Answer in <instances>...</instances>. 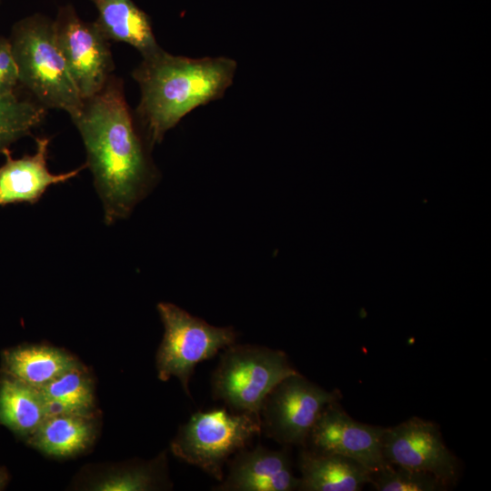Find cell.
<instances>
[{
  "mask_svg": "<svg viewBox=\"0 0 491 491\" xmlns=\"http://www.w3.org/2000/svg\"><path fill=\"white\" fill-rule=\"evenodd\" d=\"M70 117L86 151L85 165L103 204L105 223L115 224L130 215L154 176L122 81L111 75Z\"/></svg>",
  "mask_w": 491,
  "mask_h": 491,
  "instance_id": "cell-1",
  "label": "cell"
},
{
  "mask_svg": "<svg viewBox=\"0 0 491 491\" xmlns=\"http://www.w3.org/2000/svg\"><path fill=\"white\" fill-rule=\"evenodd\" d=\"M235 70L236 62L223 56L189 58L162 48L143 56L133 77L141 92L136 115L148 144H159L185 115L222 97Z\"/></svg>",
  "mask_w": 491,
  "mask_h": 491,
  "instance_id": "cell-2",
  "label": "cell"
},
{
  "mask_svg": "<svg viewBox=\"0 0 491 491\" xmlns=\"http://www.w3.org/2000/svg\"><path fill=\"white\" fill-rule=\"evenodd\" d=\"M19 84L46 108L77 114L83 98L58 46L54 21L35 14L14 25L9 38Z\"/></svg>",
  "mask_w": 491,
  "mask_h": 491,
  "instance_id": "cell-3",
  "label": "cell"
},
{
  "mask_svg": "<svg viewBox=\"0 0 491 491\" xmlns=\"http://www.w3.org/2000/svg\"><path fill=\"white\" fill-rule=\"evenodd\" d=\"M296 373L280 350L233 344L225 348L213 373V396L237 412L259 416L267 394L280 381Z\"/></svg>",
  "mask_w": 491,
  "mask_h": 491,
  "instance_id": "cell-4",
  "label": "cell"
},
{
  "mask_svg": "<svg viewBox=\"0 0 491 491\" xmlns=\"http://www.w3.org/2000/svg\"><path fill=\"white\" fill-rule=\"evenodd\" d=\"M261 429L260 417L255 414L235 415L225 408L199 411L179 428L171 449L175 456L220 482L229 457L244 449Z\"/></svg>",
  "mask_w": 491,
  "mask_h": 491,
  "instance_id": "cell-5",
  "label": "cell"
},
{
  "mask_svg": "<svg viewBox=\"0 0 491 491\" xmlns=\"http://www.w3.org/2000/svg\"><path fill=\"white\" fill-rule=\"evenodd\" d=\"M157 310L165 334L156 355L158 377L166 381L176 376L189 394V380L195 366L213 357L220 349L235 344L232 327H216L170 303H159Z\"/></svg>",
  "mask_w": 491,
  "mask_h": 491,
  "instance_id": "cell-6",
  "label": "cell"
},
{
  "mask_svg": "<svg viewBox=\"0 0 491 491\" xmlns=\"http://www.w3.org/2000/svg\"><path fill=\"white\" fill-rule=\"evenodd\" d=\"M337 399L338 393L296 373L280 381L264 399L261 426L278 443L305 446L321 412Z\"/></svg>",
  "mask_w": 491,
  "mask_h": 491,
  "instance_id": "cell-7",
  "label": "cell"
},
{
  "mask_svg": "<svg viewBox=\"0 0 491 491\" xmlns=\"http://www.w3.org/2000/svg\"><path fill=\"white\" fill-rule=\"evenodd\" d=\"M58 46L83 100L105 85L114 62L109 40L95 22L82 20L71 5L59 9L54 20Z\"/></svg>",
  "mask_w": 491,
  "mask_h": 491,
  "instance_id": "cell-8",
  "label": "cell"
},
{
  "mask_svg": "<svg viewBox=\"0 0 491 491\" xmlns=\"http://www.w3.org/2000/svg\"><path fill=\"white\" fill-rule=\"evenodd\" d=\"M382 453L386 463L431 474L447 486L456 478V459L431 421L413 416L385 428Z\"/></svg>",
  "mask_w": 491,
  "mask_h": 491,
  "instance_id": "cell-9",
  "label": "cell"
},
{
  "mask_svg": "<svg viewBox=\"0 0 491 491\" xmlns=\"http://www.w3.org/2000/svg\"><path fill=\"white\" fill-rule=\"evenodd\" d=\"M384 431L354 420L336 401L321 412L306 443L315 452L353 459L374 473L386 464L382 453Z\"/></svg>",
  "mask_w": 491,
  "mask_h": 491,
  "instance_id": "cell-10",
  "label": "cell"
},
{
  "mask_svg": "<svg viewBox=\"0 0 491 491\" xmlns=\"http://www.w3.org/2000/svg\"><path fill=\"white\" fill-rule=\"evenodd\" d=\"M299 485L287 452L257 446L235 454L229 461L227 475L214 490L293 491L298 490Z\"/></svg>",
  "mask_w": 491,
  "mask_h": 491,
  "instance_id": "cell-11",
  "label": "cell"
},
{
  "mask_svg": "<svg viewBox=\"0 0 491 491\" xmlns=\"http://www.w3.org/2000/svg\"><path fill=\"white\" fill-rule=\"evenodd\" d=\"M34 155L15 159L9 148L2 154L5 162L0 166V205L15 203L35 204L52 185L75 177L86 165L74 170L52 174L47 167L50 138L36 137Z\"/></svg>",
  "mask_w": 491,
  "mask_h": 491,
  "instance_id": "cell-12",
  "label": "cell"
},
{
  "mask_svg": "<svg viewBox=\"0 0 491 491\" xmlns=\"http://www.w3.org/2000/svg\"><path fill=\"white\" fill-rule=\"evenodd\" d=\"M298 490L359 491L371 481V472L356 461L303 449L298 457Z\"/></svg>",
  "mask_w": 491,
  "mask_h": 491,
  "instance_id": "cell-13",
  "label": "cell"
},
{
  "mask_svg": "<svg viewBox=\"0 0 491 491\" xmlns=\"http://www.w3.org/2000/svg\"><path fill=\"white\" fill-rule=\"evenodd\" d=\"M97 10L95 21L110 41L123 42L142 56L161 48L155 40L149 16L132 0H92Z\"/></svg>",
  "mask_w": 491,
  "mask_h": 491,
  "instance_id": "cell-14",
  "label": "cell"
},
{
  "mask_svg": "<svg viewBox=\"0 0 491 491\" xmlns=\"http://www.w3.org/2000/svg\"><path fill=\"white\" fill-rule=\"evenodd\" d=\"M95 431L91 413L51 415L29 436V443L48 455L72 456L90 445Z\"/></svg>",
  "mask_w": 491,
  "mask_h": 491,
  "instance_id": "cell-15",
  "label": "cell"
},
{
  "mask_svg": "<svg viewBox=\"0 0 491 491\" xmlns=\"http://www.w3.org/2000/svg\"><path fill=\"white\" fill-rule=\"evenodd\" d=\"M5 373L39 388L79 366L68 354L49 346H19L4 353Z\"/></svg>",
  "mask_w": 491,
  "mask_h": 491,
  "instance_id": "cell-16",
  "label": "cell"
},
{
  "mask_svg": "<svg viewBox=\"0 0 491 491\" xmlns=\"http://www.w3.org/2000/svg\"><path fill=\"white\" fill-rule=\"evenodd\" d=\"M47 416L38 390L6 375L0 380V423L29 436Z\"/></svg>",
  "mask_w": 491,
  "mask_h": 491,
  "instance_id": "cell-17",
  "label": "cell"
},
{
  "mask_svg": "<svg viewBox=\"0 0 491 491\" xmlns=\"http://www.w3.org/2000/svg\"><path fill=\"white\" fill-rule=\"evenodd\" d=\"M36 389L47 416L87 414L94 406L92 381L80 366Z\"/></svg>",
  "mask_w": 491,
  "mask_h": 491,
  "instance_id": "cell-18",
  "label": "cell"
},
{
  "mask_svg": "<svg viewBox=\"0 0 491 491\" xmlns=\"http://www.w3.org/2000/svg\"><path fill=\"white\" fill-rule=\"evenodd\" d=\"M45 116V108L20 99L15 94L0 95V153L20 138L31 134Z\"/></svg>",
  "mask_w": 491,
  "mask_h": 491,
  "instance_id": "cell-19",
  "label": "cell"
},
{
  "mask_svg": "<svg viewBox=\"0 0 491 491\" xmlns=\"http://www.w3.org/2000/svg\"><path fill=\"white\" fill-rule=\"evenodd\" d=\"M370 483L377 491H441L447 487L431 474L388 463L371 474Z\"/></svg>",
  "mask_w": 491,
  "mask_h": 491,
  "instance_id": "cell-20",
  "label": "cell"
},
{
  "mask_svg": "<svg viewBox=\"0 0 491 491\" xmlns=\"http://www.w3.org/2000/svg\"><path fill=\"white\" fill-rule=\"evenodd\" d=\"M157 478L153 466H139L110 475L95 485L105 491H143L155 487Z\"/></svg>",
  "mask_w": 491,
  "mask_h": 491,
  "instance_id": "cell-21",
  "label": "cell"
},
{
  "mask_svg": "<svg viewBox=\"0 0 491 491\" xmlns=\"http://www.w3.org/2000/svg\"><path fill=\"white\" fill-rule=\"evenodd\" d=\"M18 85V70L10 41L0 35V95L15 94Z\"/></svg>",
  "mask_w": 491,
  "mask_h": 491,
  "instance_id": "cell-22",
  "label": "cell"
},
{
  "mask_svg": "<svg viewBox=\"0 0 491 491\" xmlns=\"http://www.w3.org/2000/svg\"><path fill=\"white\" fill-rule=\"evenodd\" d=\"M7 481V476L5 472L0 468V489L5 486Z\"/></svg>",
  "mask_w": 491,
  "mask_h": 491,
  "instance_id": "cell-23",
  "label": "cell"
}]
</instances>
